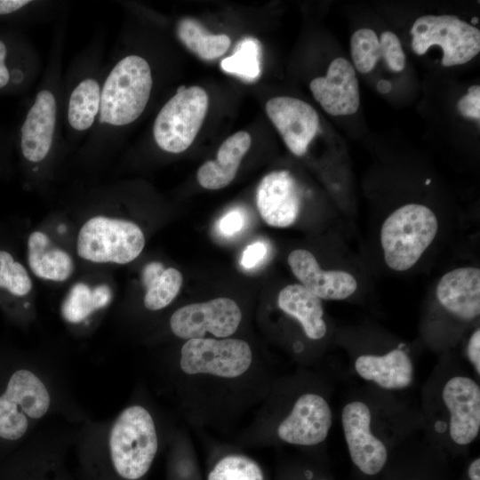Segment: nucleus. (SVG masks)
I'll return each mask as SVG.
<instances>
[{
    "label": "nucleus",
    "instance_id": "nucleus-1",
    "mask_svg": "<svg viewBox=\"0 0 480 480\" xmlns=\"http://www.w3.org/2000/svg\"><path fill=\"white\" fill-rule=\"evenodd\" d=\"M108 452L115 473L124 480H139L149 470L158 449L153 418L140 405L121 412L108 436Z\"/></svg>",
    "mask_w": 480,
    "mask_h": 480
},
{
    "label": "nucleus",
    "instance_id": "nucleus-2",
    "mask_svg": "<svg viewBox=\"0 0 480 480\" xmlns=\"http://www.w3.org/2000/svg\"><path fill=\"white\" fill-rule=\"evenodd\" d=\"M438 221L434 212L420 204H407L383 222L380 243L388 268L404 271L412 268L436 237Z\"/></svg>",
    "mask_w": 480,
    "mask_h": 480
},
{
    "label": "nucleus",
    "instance_id": "nucleus-3",
    "mask_svg": "<svg viewBox=\"0 0 480 480\" xmlns=\"http://www.w3.org/2000/svg\"><path fill=\"white\" fill-rule=\"evenodd\" d=\"M148 61L138 55L122 59L108 76L100 92V121L125 125L144 111L152 89Z\"/></svg>",
    "mask_w": 480,
    "mask_h": 480
},
{
    "label": "nucleus",
    "instance_id": "nucleus-4",
    "mask_svg": "<svg viewBox=\"0 0 480 480\" xmlns=\"http://www.w3.org/2000/svg\"><path fill=\"white\" fill-rule=\"evenodd\" d=\"M410 34L411 47L417 55L438 45L443 51L444 67L468 63L480 52L479 29L455 15L420 16L413 22Z\"/></svg>",
    "mask_w": 480,
    "mask_h": 480
},
{
    "label": "nucleus",
    "instance_id": "nucleus-5",
    "mask_svg": "<svg viewBox=\"0 0 480 480\" xmlns=\"http://www.w3.org/2000/svg\"><path fill=\"white\" fill-rule=\"evenodd\" d=\"M209 97L200 86H180L164 105L153 126L154 139L160 148L181 153L193 143L207 113Z\"/></svg>",
    "mask_w": 480,
    "mask_h": 480
},
{
    "label": "nucleus",
    "instance_id": "nucleus-6",
    "mask_svg": "<svg viewBox=\"0 0 480 480\" xmlns=\"http://www.w3.org/2000/svg\"><path fill=\"white\" fill-rule=\"evenodd\" d=\"M144 245L143 232L135 223L97 216L81 228L77 253L96 263L126 264L140 255Z\"/></svg>",
    "mask_w": 480,
    "mask_h": 480
},
{
    "label": "nucleus",
    "instance_id": "nucleus-7",
    "mask_svg": "<svg viewBox=\"0 0 480 480\" xmlns=\"http://www.w3.org/2000/svg\"><path fill=\"white\" fill-rule=\"evenodd\" d=\"M51 395L44 381L28 369L16 370L0 395V437L19 440L27 433L30 420L49 411Z\"/></svg>",
    "mask_w": 480,
    "mask_h": 480
},
{
    "label": "nucleus",
    "instance_id": "nucleus-8",
    "mask_svg": "<svg viewBox=\"0 0 480 480\" xmlns=\"http://www.w3.org/2000/svg\"><path fill=\"white\" fill-rule=\"evenodd\" d=\"M252 361L251 348L243 340L199 338L182 346L180 364L187 374L236 378L249 369Z\"/></svg>",
    "mask_w": 480,
    "mask_h": 480
},
{
    "label": "nucleus",
    "instance_id": "nucleus-9",
    "mask_svg": "<svg viewBox=\"0 0 480 480\" xmlns=\"http://www.w3.org/2000/svg\"><path fill=\"white\" fill-rule=\"evenodd\" d=\"M241 319L242 312L236 301L221 297L177 309L170 318V327L182 339L204 338L206 332L227 338L237 330Z\"/></svg>",
    "mask_w": 480,
    "mask_h": 480
},
{
    "label": "nucleus",
    "instance_id": "nucleus-10",
    "mask_svg": "<svg viewBox=\"0 0 480 480\" xmlns=\"http://www.w3.org/2000/svg\"><path fill=\"white\" fill-rule=\"evenodd\" d=\"M371 411L363 402L348 403L342 409L341 423L350 458L367 476L380 472L388 459L385 444L371 431Z\"/></svg>",
    "mask_w": 480,
    "mask_h": 480
},
{
    "label": "nucleus",
    "instance_id": "nucleus-11",
    "mask_svg": "<svg viewBox=\"0 0 480 480\" xmlns=\"http://www.w3.org/2000/svg\"><path fill=\"white\" fill-rule=\"evenodd\" d=\"M266 113L289 150L303 156L319 129V116L308 102L290 96L271 98Z\"/></svg>",
    "mask_w": 480,
    "mask_h": 480
},
{
    "label": "nucleus",
    "instance_id": "nucleus-12",
    "mask_svg": "<svg viewBox=\"0 0 480 480\" xmlns=\"http://www.w3.org/2000/svg\"><path fill=\"white\" fill-rule=\"evenodd\" d=\"M309 89L315 100L331 116H349L359 108L360 92L356 69L346 58L332 60L325 76L314 78Z\"/></svg>",
    "mask_w": 480,
    "mask_h": 480
},
{
    "label": "nucleus",
    "instance_id": "nucleus-13",
    "mask_svg": "<svg viewBox=\"0 0 480 480\" xmlns=\"http://www.w3.org/2000/svg\"><path fill=\"white\" fill-rule=\"evenodd\" d=\"M332 413L328 403L316 394H304L295 402L290 414L279 424V438L292 444L316 445L328 436Z\"/></svg>",
    "mask_w": 480,
    "mask_h": 480
},
{
    "label": "nucleus",
    "instance_id": "nucleus-14",
    "mask_svg": "<svg viewBox=\"0 0 480 480\" xmlns=\"http://www.w3.org/2000/svg\"><path fill=\"white\" fill-rule=\"evenodd\" d=\"M450 413L452 440L459 445L473 442L480 430V388L471 378L454 376L444 385L442 393Z\"/></svg>",
    "mask_w": 480,
    "mask_h": 480
},
{
    "label": "nucleus",
    "instance_id": "nucleus-15",
    "mask_svg": "<svg viewBox=\"0 0 480 480\" xmlns=\"http://www.w3.org/2000/svg\"><path fill=\"white\" fill-rule=\"evenodd\" d=\"M300 193L289 171H274L265 175L256 191V204L263 220L271 227L286 228L297 220Z\"/></svg>",
    "mask_w": 480,
    "mask_h": 480
},
{
    "label": "nucleus",
    "instance_id": "nucleus-16",
    "mask_svg": "<svg viewBox=\"0 0 480 480\" xmlns=\"http://www.w3.org/2000/svg\"><path fill=\"white\" fill-rule=\"evenodd\" d=\"M288 264L301 285L324 300H344L356 288V278L343 270H324L310 252L297 249L288 255Z\"/></svg>",
    "mask_w": 480,
    "mask_h": 480
},
{
    "label": "nucleus",
    "instance_id": "nucleus-17",
    "mask_svg": "<svg viewBox=\"0 0 480 480\" xmlns=\"http://www.w3.org/2000/svg\"><path fill=\"white\" fill-rule=\"evenodd\" d=\"M439 303L451 314L471 321L480 314V269L464 267L445 273L436 286Z\"/></svg>",
    "mask_w": 480,
    "mask_h": 480
},
{
    "label": "nucleus",
    "instance_id": "nucleus-18",
    "mask_svg": "<svg viewBox=\"0 0 480 480\" xmlns=\"http://www.w3.org/2000/svg\"><path fill=\"white\" fill-rule=\"evenodd\" d=\"M56 102L53 94L40 91L21 127V150L28 161H42L48 154L54 132Z\"/></svg>",
    "mask_w": 480,
    "mask_h": 480
},
{
    "label": "nucleus",
    "instance_id": "nucleus-19",
    "mask_svg": "<svg viewBox=\"0 0 480 480\" xmlns=\"http://www.w3.org/2000/svg\"><path fill=\"white\" fill-rule=\"evenodd\" d=\"M252 138L247 132L239 131L227 138L220 146L215 160L204 163L196 178L206 189H220L236 177L241 161L251 147Z\"/></svg>",
    "mask_w": 480,
    "mask_h": 480
},
{
    "label": "nucleus",
    "instance_id": "nucleus-20",
    "mask_svg": "<svg viewBox=\"0 0 480 480\" xmlns=\"http://www.w3.org/2000/svg\"><path fill=\"white\" fill-rule=\"evenodd\" d=\"M355 369L361 378L386 389L404 388L413 380L412 360L398 348L383 356H360L355 362Z\"/></svg>",
    "mask_w": 480,
    "mask_h": 480
},
{
    "label": "nucleus",
    "instance_id": "nucleus-21",
    "mask_svg": "<svg viewBox=\"0 0 480 480\" xmlns=\"http://www.w3.org/2000/svg\"><path fill=\"white\" fill-rule=\"evenodd\" d=\"M277 303L284 313L300 323L309 339L319 340L325 335L326 324L323 319L321 299L304 286L295 284L284 287L279 292Z\"/></svg>",
    "mask_w": 480,
    "mask_h": 480
},
{
    "label": "nucleus",
    "instance_id": "nucleus-22",
    "mask_svg": "<svg viewBox=\"0 0 480 480\" xmlns=\"http://www.w3.org/2000/svg\"><path fill=\"white\" fill-rule=\"evenodd\" d=\"M28 252L30 269L40 278L62 282L67 280L74 270L70 256L52 245L43 232L36 231L29 236Z\"/></svg>",
    "mask_w": 480,
    "mask_h": 480
},
{
    "label": "nucleus",
    "instance_id": "nucleus-23",
    "mask_svg": "<svg viewBox=\"0 0 480 480\" xmlns=\"http://www.w3.org/2000/svg\"><path fill=\"white\" fill-rule=\"evenodd\" d=\"M141 278L146 287L144 305L149 310H159L168 306L177 296L183 282L178 269L164 268L158 261L147 264Z\"/></svg>",
    "mask_w": 480,
    "mask_h": 480
},
{
    "label": "nucleus",
    "instance_id": "nucleus-24",
    "mask_svg": "<svg viewBox=\"0 0 480 480\" xmlns=\"http://www.w3.org/2000/svg\"><path fill=\"white\" fill-rule=\"evenodd\" d=\"M177 36L189 51L205 60L222 56L231 44L228 36L209 34L197 20L191 18L179 21Z\"/></svg>",
    "mask_w": 480,
    "mask_h": 480
},
{
    "label": "nucleus",
    "instance_id": "nucleus-25",
    "mask_svg": "<svg viewBox=\"0 0 480 480\" xmlns=\"http://www.w3.org/2000/svg\"><path fill=\"white\" fill-rule=\"evenodd\" d=\"M112 298L111 289L107 284L93 288L84 283L72 286L61 306L63 317L70 323H79L98 308L107 306Z\"/></svg>",
    "mask_w": 480,
    "mask_h": 480
},
{
    "label": "nucleus",
    "instance_id": "nucleus-26",
    "mask_svg": "<svg viewBox=\"0 0 480 480\" xmlns=\"http://www.w3.org/2000/svg\"><path fill=\"white\" fill-rule=\"evenodd\" d=\"M100 89L93 79H84L73 90L68 102V119L77 131L90 128L100 111Z\"/></svg>",
    "mask_w": 480,
    "mask_h": 480
},
{
    "label": "nucleus",
    "instance_id": "nucleus-27",
    "mask_svg": "<svg viewBox=\"0 0 480 480\" xmlns=\"http://www.w3.org/2000/svg\"><path fill=\"white\" fill-rule=\"evenodd\" d=\"M353 67L362 74L370 73L381 57L380 39L371 28L356 30L350 38Z\"/></svg>",
    "mask_w": 480,
    "mask_h": 480
},
{
    "label": "nucleus",
    "instance_id": "nucleus-28",
    "mask_svg": "<svg viewBox=\"0 0 480 480\" xmlns=\"http://www.w3.org/2000/svg\"><path fill=\"white\" fill-rule=\"evenodd\" d=\"M220 66L228 73L245 80H255L260 74V47L252 38H245L234 54L225 58Z\"/></svg>",
    "mask_w": 480,
    "mask_h": 480
},
{
    "label": "nucleus",
    "instance_id": "nucleus-29",
    "mask_svg": "<svg viewBox=\"0 0 480 480\" xmlns=\"http://www.w3.org/2000/svg\"><path fill=\"white\" fill-rule=\"evenodd\" d=\"M207 480H264L259 464L244 455H228L210 471Z\"/></svg>",
    "mask_w": 480,
    "mask_h": 480
},
{
    "label": "nucleus",
    "instance_id": "nucleus-30",
    "mask_svg": "<svg viewBox=\"0 0 480 480\" xmlns=\"http://www.w3.org/2000/svg\"><path fill=\"white\" fill-rule=\"evenodd\" d=\"M0 287L15 296L26 295L32 288L26 268L4 251H0Z\"/></svg>",
    "mask_w": 480,
    "mask_h": 480
},
{
    "label": "nucleus",
    "instance_id": "nucleus-31",
    "mask_svg": "<svg viewBox=\"0 0 480 480\" xmlns=\"http://www.w3.org/2000/svg\"><path fill=\"white\" fill-rule=\"evenodd\" d=\"M381 57L393 72H401L405 68V54L397 36L391 31H383L380 36Z\"/></svg>",
    "mask_w": 480,
    "mask_h": 480
},
{
    "label": "nucleus",
    "instance_id": "nucleus-32",
    "mask_svg": "<svg viewBox=\"0 0 480 480\" xmlns=\"http://www.w3.org/2000/svg\"><path fill=\"white\" fill-rule=\"evenodd\" d=\"M457 109L466 118L480 119V86L478 84L468 87L467 93L458 100Z\"/></svg>",
    "mask_w": 480,
    "mask_h": 480
},
{
    "label": "nucleus",
    "instance_id": "nucleus-33",
    "mask_svg": "<svg viewBox=\"0 0 480 480\" xmlns=\"http://www.w3.org/2000/svg\"><path fill=\"white\" fill-rule=\"evenodd\" d=\"M244 225V216L239 210L227 212L218 221V230L224 236H231L238 233Z\"/></svg>",
    "mask_w": 480,
    "mask_h": 480
},
{
    "label": "nucleus",
    "instance_id": "nucleus-34",
    "mask_svg": "<svg viewBox=\"0 0 480 480\" xmlns=\"http://www.w3.org/2000/svg\"><path fill=\"white\" fill-rule=\"evenodd\" d=\"M267 252L268 247L261 241L249 244L243 252L240 260L242 267L246 269L253 268L263 260Z\"/></svg>",
    "mask_w": 480,
    "mask_h": 480
},
{
    "label": "nucleus",
    "instance_id": "nucleus-35",
    "mask_svg": "<svg viewBox=\"0 0 480 480\" xmlns=\"http://www.w3.org/2000/svg\"><path fill=\"white\" fill-rule=\"evenodd\" d=\"M468 356L474 365L477 374H480V330L476 329L469 338L468 348Z\"/></svg>",
    "mask_w": 480,
    "mask_h": 480
},
{
    "label": "nucleus",
    "instance_id": "nucleus-36",
    "mask_svg": "<svg viewBox=\"0 0 480 480\" xmlns=\"http://www.w3.org/2000/svg\"><path fill=\"white\" fill-rule=\"evenodd\" d=\"M28 3V0H0V15L18 11Z\"/></svg>",
    "mask_w": 480,
    "mask_h": 480
},
{
    "label": "nucleus",
    "instance_id": "nucleus-37",
    "mask_svg": "<svg viewBox=\"0 0 480 480\" xmlns=\"http://www.w3.org/2000/svg\"><path fill=\"white\" fill-rule=\"evenodd\" d=\"M6 56V48L4 44L0 40V88L6 85L9 81V71L4 65Z\"/></svg>",
    "mask_w": 480,
    "mask_h": 480
},
{
    "label": "nucleus",
    "instance_id": "nucleus-38",
    "mask_svg": "<svg viewBox=\"0 0 480 480\" xmlns=\"http://www.w3.org/2000/svg\"><path fill=\"white\" fill-rule=\"evenodd\" d=\"M470 480H480V459L473 460L468 469Z\"/></svg>",
    "mask_w": 480,
    "mask_h": 480
},
{
    "label": "nucleus",
    "instance_id": "nucleus-39",
    "mask_svg": "<svg viewBox=\"0 0 480 480\" xmlns=\"http://www.w3.org/2000/svg\"><path fill=\"white\" fill-rule=\"evenodd\" d=\"M377 91L381 94L388 93L392 89V84L386 79H380L376 85Z\"/></svg>",
    "mask_w": 480,
    "mask_h": 480
}]
</instances>
